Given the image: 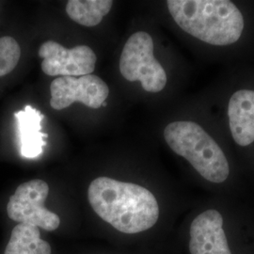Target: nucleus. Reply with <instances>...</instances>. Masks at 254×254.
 Here are the masks:
<instances>
[{"mask_svg": "<svg viewBox=\"0 0 254 254\" xmlns=\"http://www.w3.org/2000/svg\"><path fill=\"white\" fill-rule=\"evenodd\" d=\"M88 198L94 212L121 233L144 232L159 218L154 194L136 184L99 177L91 182Z\"/></svg>", "mask_w": 254, "mask_h": 254, "instance_id": "obj_1", "label": "nucleus"}, {"mask_svg": "<svg viewBox=\"0 0 254 254\" xmlns=\"http://www.w3.org/2000/svg\"><path fill=\"white\" fill-rule=\"evenodd\" d=\"M176 24L191 36L212 46L235 44L244 29V18L228 0H169Z\"/></svg>", "mask_w": 254, "mask_h": 254, "instance_id": "obj_2", "label": "nucleus"}, {"mask_svg": "<svg viewBox=\"0 0 254 254\" xmlns=\"http://www.w3.org/2000/svg\"><path fill=\"white\" fill-rule=\"evenodd\" d=\"M167 144L212 183H223L230 173L227 158L218 143L193 122H174L164 130Z\"/></svg>", "mask_w": 254, "mask_h": 254, "instance_id": "obj_3", "label": "nucleus"}, {"mask_svg": "<svg viewBox=\"0 0 254 254\" xmlns=\"http://www.w3.org/2000/svg\"><path fill=\"white\" fill-rule=\"evenodd\" d=\"M120 72L127 81H139L148 92H159L167 84V73L154 56V41L150 34L138 31L124 46Z\"/></svg>", "mask_w": 254, "mask_h": 254, "instance_id": "obj_4", "label": "nucleus"}, {"mask_svg": "<svg viewBox=\"0 0 254 254\" xmlns=\"http://www.w3.org/2000/svg\"><path fill=\"white\" fill-rule=\"evenodd\" d=\"M49 186L41 179H34L19 186L9 198L7 213L10 219L42 228L48 232L57 230L61 219L57 214L45 207Z\"/></svg>", "mask_w": 254, "mask_h": 254, "instance_id": "obj_5", "label": "nucleus"}, {"mask_svg": "<svg viewBox=\"0 0 254 254\" xmlns=\"http://www.w3.org/2000/svg\"><path fill=\"white\" fill-rule=\"evenodd\" d=\"M50 106L62 110L77 102L92 109H99L109 94L107 83L94 74L60 76L50 85Z\"/></svg>", "mask_w": 254, "mask_h": 254, "instance_id": "obj_6", "label": "nucleus"}, {"mask_svg": "<svg viewBox=\"0 0 254 254\" xmlns=\"http://www.w3.org/2000/svg\"><path fill=\"white\" fill-rule=\"evenodd\" d=\"M43 59L42 70L49 76H83L95 69L96 55L91 47L74 46L65 48L54 41H47L39 49Z\"/></svg>", "mask_w": 254, "mask_h": 254, "instance_id": "obj_7", "label": "nucleus"}, {"mask_svg": "<svg viewBox=\"0 0 254 254\" xmlns=\"http://www.w3.org/2000/svg\"><path fill=\"white\" fill-rule=\"evenodd\" d=\"M223 218L214 209L195 218L190 226L191 254H232L223 230Z\"/></svg>", "mask_w": 254, "mask_h": 254, "instance_id": "obj_8", "label": "nucleus"}, {"mask_svg": "<svg viewBox=\"0 0 254 254\" xmlns=\"http://www.w3.org/2000/svg\"><path fill=\"white\" fill-rule=\"evenodd\" d=\"M228 116L232 136L239 146L254 141V91L240 90L229 102Z\"/></svg>", "mask_w": 254, "mask_h": 254, "instance_id": "obj_9", "label": "nucleus"}, {"mask_svg": "<svg viewBox=\"0 0 254 254\" xmlns=\"http://www.w3.org/2000/svg\"><path fill=\"white\" fill-rule=\"evenodd\" d=\"M17 120L21 154L34 158L43 154L48 135L42 131L44 115L36 109L27 106L24 110L14 113Z\"/></svg>", "mask_w": 254, "mask_h": 254, "instance_id": "obj_10", "label": "nucleus"}, {"mask_svg": "<svg viewBox=\"0 0 254 254\" xmlns=\"http://www.w3.org/2000/svg\"><path fill=\"white\" fill-rule=\"evenodd\" d=\"M4 254H51V247L41 238L39 228L19 223L11 231Z\"/></svg>", "mask_w": 254, "mask_h": 254, "instance_id": "obj_11", "label": "nucleus"}, {"mask_svg": "<svg viewBox=\"0 0 254 254\" xmlns=\"http://www.w3.org/2000/svg\"><path fill=\"white\" fill-rule=\"evenodd\" d=\"M113 6L111 0H70L66 12L73 22L84 27H95L109 13Z\"/></svg>", "mask_w": 254, "mask_h": 254, "instance_id": "obj_12", "label": "nucleus"}, {"mask_svg": "<svg viewBox=\"0 0 254 254\" xmlns=\"http://www.w3.org/2000/svg\"><path fill=\"white\" fill-rule=\"evenodd\" d=\"M21 48L17 41L10 36L0 38V77L11 73L17 66Z\"/></svg>", "mask_w": 254, "mask_h": 254, "instance_id": "obj_13", "label": "nucleus"}, {"mask_svg": "<svg viewBox=\"0 0 254 254\" xmlns=\"http://www.w3.org/2000/svg\"><path fill=\"white\" fill-rule=\"evenodd\" d=\"M102 106H103V107H107V102H104V103L102 104Z\"/></svg>", "mask_w": 254, "mask_h": 254, "instance_id": "obj_14", "label": "nucleus"}]
</instances>
